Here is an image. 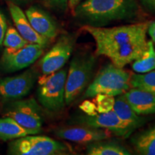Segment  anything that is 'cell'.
<instances>
[{
	"label": "cell",
	"mask_w": 155,
	"mask_h": 155,
	"mask_svg": "<svg viewBox=\"0 0 155 155\" xmlns=\"http://www.w3.org/2000/svg\"><path fill=\"white\" fill-rule=\"evenodd\" d=\"M150 23L139 22L114 28L84 25L82 30L94 39L95 55L106 56L114 65L123 68L147 51V32Z\"/></svg>",
	"instance_id": "1"
},
{
	"label": "cell",
	"mask_w": 155,
	"mask_h": 155,
	"mask_svg": "<svg viewBox=\"0 0 155 155\" xmlns=\"http://www.w3.org/2000/svg\"><path fill=\"white\" fill-rule=\"evenodd\" d=\"M73 10L75 19L92 27H104L116 21L134 20L141 14L137 0H85Z\"/></svg>",
	"instance_id": "2"
},
{
	"label": "cell",
	"mask_w": 155,
	"mask_h": 155,
	"mask_svg": "<svg viewBox=\"0 0 155 155\" xmlns=\"http://www.w3.org/2000/svg\"><path fill=\"white\" fill-rule=\"evenodd\" d=\"M131 73L109 63L103 67L84 93V98L105 94L115 97L127 92L130 86Z\"/></svg>",
	"instance_id": "3"
},
{
	"label": "cell",
	"mask_w": 155,
	"mask_h": 155,
	"mask_svg": "<svg viewBox=\"0 0 155 155\" xmlns=\"http://www.w3.org/2000/svg\"><path fill=\"white\" fill-rule=\"evenodd\" d=\"M96 55L88 53L77 54L70 63L65 82V104L70 105L88 86L96 67Z\"/></svg>",
	"instance_id": "4"
},
{
	"label": "cell",
	"mask_w": 155,
	"mask_h": 155,
	"mask_svg": "<svg viewBox=\"0 0 155 155\" xmlns=\"http://www.w3.org/2000/svg\"><path fill=\"white\" fill-rule=\"evenodd\" d=\"M68 68L38 78V98L40 104L51 111H58L65 105V82Z\"/></svg>",
	"instance_id": "5"
},
{
	"label": "cell",
	"mask_w": 155,
	"mask_h": 155,
	"mask_svg": "<svg viewBox=\"0 0 155 155\" xmlns=\"http://www.w3.org/2000/svg\"><path fill=\"white\" fill-rule=\"evenodd\" d=\"M71 152L67 144L35 134L16 139L9 145V154L12 155H60Z\"/></svg>",
	"instance_id": "6"
},
{
	"label": "cell",
	"mask_w": 155,
	"mask_h": 155,
	"mask_svg": "<svg viewBox=\"0 0 155 155\" xmlns=\"http://www.w3.org/2000/svg\"><path fill=\"white\" fill-rule=\"evenodd\" d=\"M5 116L10 117L25 129L40 133L43 125L41 109L34 98L16 101L6 109Z\"/></svg>",
	"instance_id": "7"
},
{
	"label": "cell",
	"mask_w": 155,
	"mask_h": 155,
	"mask_svg": "<svg viewBox=\"0 0 155 155\" xmlns=\"http://www.w3.org/2000/svg\"><path fill=\"white\" fill-rule=\"evenodd\" d=\"M45 48L39 44L30 42L19 49L6 48L1 58L2 67L8 73L28 68L40 58Z\"/></svg>",
	"instance_id": "8"
},
{
	"label": "cell",
	"mask_w": 155,
	"mask_h": 155,
	"mask_svg": "<svg viewBox=\"0 0 155 155\" xmlns=\"http://www.w3.org/2000/svg\"><path fill=\"white\" fill-rule=\"evenodd\" d=\"M75 44V37L66 35L61 36L40 61L42 75L50 74L63 68L72 55Z\"/></svg>",
	"instance_id": "9"
},
{
	"label": "cell",
	"mask_w": 155,
	"mask_h": 155,
	"mask_svg": "<svg viewBox=\"0 0 155 155\" xmlns=\"http://www.w3.org/2000/svg\"><path fill=\"white\" fill-rule=\"evenodd\" d=\"M37 71L31 69L21 74L0 81V96L9 99H19L27 96L38 78Z\"/></svg>",
	"instance_id": "10"
},
{
	"label": "cell",
	"mask_w": 155,
	"mask_h": 155,
	"mask_svg": "<svg viewBox=\"0 0 155 155\" xmlns=\"http://www.w3.org/2000/svg\"><path fill=\"white\" fill-rule=\"evenodd\" d=\"M81 120L87 127L106 129L116 137L124 139L128 138L134 133L130 128L119 119L113 110L95 115H86L83 116Z\"/></svg>",
	"instance_id": "11"
},
{
	"label": "cell",
	"mask_w": 155,
	"mask_h": 155,
	"mask_svg": "<svg viewBox=\"0 0 155 155\" xmlns=\"http://www.w3.org/2000/svg\"><path fill=\"white\" fill-rule=\"evenodd\" d=\"M55 134L62 139L87 144L94 141L109 139L111 137V132L106 129L90 127L62 128L57 129Z\"/></svg>",
	"instance_id": "12"
},
{
	"label": "cell",
	"mask_w": 155,
	"mask_h": 155,
	"mask_svg": "<svg viewBox=\"0 0 155 155\" xmlns=\"http://www.w3.org/2000/svg\"><path fill=\"white\" fill-rule=\"evenodd\" d=\"M8 7L17 30L25 40L30 43L39 44L45 48L49 44L50 40L39 35L34 30L25 13L18 6L14 3L9 2Z\"/></svg>",
	"instance_id": "13"
},
{
	"label": "cell",
	"mask_w": 155,
	"mask_h": 155,
	"mask_svg": "<svg viewBox=\"0 0 155 155\" xmlns=\"http://www.w3.org/2000/svg\"><path fill=\"white\" fill-rule=\"evenodd\" d=\"M30 25L40 35L51 40L57 36L58 26L46 12L37 7H31L25 12Z\"/></svg>",
	"instance_id": "14"
},
{
	"label": "cell",
	"mask_w": 155,
	"mask_h": 155,
	"mask_svg": "<svg viewBox=\"0 0 155 155\" xmlns=\"http://www.w3.org/2000/svg\"><path fill=\"white\" fill-rule=\"evenodd\" d=\"M124 96L138 115L155 114V95L140 88H130Z\"/></svg>",
	"instance_id": "15"
},
{
	"label": "cell",
	"mask_w": 155,
	"mask_h": 155,
	"mask_svg": "<svg viewBox=\"0 0 155 155\" xmlns=\"http://www.w3.org/2000/svg\"><path fill=\"white\" fill-rule=\"evenodd\" d=\"M112 110L134 132L137 129L143 127L146 123L144 118L135 113L126 100L124 94L114 97V104Z\"/></svg>",
	"instance_id": "16"
},
{
	"label": "cell",
	"mask_w": 155,
	"mask_h": 155,
	"mask_svg": "<svg viewBox=\"0 0 155 155\" xmlns=\"http://www.w3.org/2000/svg\"><path fill=\"white\" fill-rule=\"evenodd\" d=\"M130 141L138 154L155 155V123L133 135Z\"/></svg>",
	"instance_id": "17"
},
{
	"label": "cell",
	"mask_w": 155,
	"mask_h": 155,
	"mask_svg": "<svg viewBox=\"0 0 155 155\" xmlns=\"http://www.w3.org/2000/svg\"><path fill=\"white\" fill-rule=\"evenodd\" d=\"M86 154L88 155H130L131 153L121 143L106 139L88 144Z\"/></svg>",
	"instance_id": "18"
},
{
	"label": "cell",
	"mask_w": 155,
	"mask_h": 155,
	"mask_svg": "<svg viewBox=\"0 0 155 155\" xmlns=\"http://www.w3.org/2000/svg\"><path fill=\"white\" fill-rule=\"evenodd\" d=\"M31 134H38L25 129L10 117L6 116L0 119V139L2 140H12Z\"/></svg>",
	"instance_id": "19"
},
{
	"label": "cell",
	"mask_w": 155,
	"mask_h": 155,
	"mask_svg": "<svg viewBox=\"0 0 155 155\" xmlns=\"http://www.w3.org/2000/svg\"><path fill=\"white\" fill-rule=\"evenodd\" d=\"M132 69L137 73H146L155 69V49L152 41H148V48L144 55L134 61Z\"/></svg>",
	"instance_id": "20"
},
{
	"label": "cell",
	"mask_w": 155,
	"mask_h": 155,
	"mask_svg": "<svg viewBox=\"0 0 155 155\" xmlns=\"http://www.w3.org/2000/svg\"><path fill=\"white\" fill-rule=\"evenodd\" d=\"M130 86L131 88L142 89L155 95V71L131 74Z\"/></svg>",
	"instance_id": "21"
},
{
	"label": "cell",
	"mask_w": 155,
	"mask_h": 155,
	"mask_svg": "<svg viewBox=\"0 0 155 155\" xmlns=\"http://www.w3.org/2000/svg\"><path fill=\"white\" fill-rule=\"evenodd\" d=\"M28 43L29 42L21 36L16 29L10 27L7 30L2 44L6 48L15 50L19 49Z\"/></svg>",
	"instance_id": "22"
},
{
	"label": "cell",
	"mask_w": 155,
	"mask_h": 155,
	"mask_svg": "<svg viewBox=\"0 0 155 155\" xmlns=\"http://www.w3.org/2000/svg\"><path fill=\"white\" fill-rule=\"evenodd\" d=\"M97 113H105L112 111L114 104V97L105 94H98L94 97Z\"/></svg>",
	"instance_id": "23"
},
{
	"label": "cell",
	"mask_w": 155,
	"mask_h": 155,
	"mask_svg": "<svg viewBox=\"0 0 155 155\" xmlns=\"http://www.w3.org/2000/svg\"><path fill=\"white\" fill-rule=\"evenodd\" d=\"M48 6L60 11H65L68 6V0H43Z\"/></svg>",
	"instance_id": "24"
},
{
	"label": "cell",
	"mask_w": 155,
	"mask_h": 155,
	"mask_svg": "<svg viewBox=\"0 0 155 155\" xmlns=\"http://www.w3.org/2000/svg\"><path fill=\"white\" fill-rule=\"evenodd\" d=\"M7 30V21L5 15L0 11V46L3 43L4 38H5L6 32Z\"/></svg>",
	"instance_id": "25"
},
{
	"label": "cell",
	"mask_w": 155,
	"mask_h": 155,
	"mask_svg": "<svg viewBox=\"0 0 155 155\" xmlns=\"http://www.w3.org/2000/svg\"><path fill=\"white\" fill-rule=\"evenodd\" d=\"M81 108L82 109V111L87 114V115L91 116L98 114L97 113L96 106H95L94 102H90L88 101L84 102L82 105L81 106Z\"/></svg>",
	"instance_id": "26"
},
{
	"label": "cell",
	"mask_w": 155,
	"mask_h": 155,
	"mask_svg": "<svg viewBox=\"0 0 155 155\" xmlns=\"http://www.w3.org/2000/svg\"><path fill=\"white\" fill-rule=\"evenodd\" d=\"M141 3L150 11L155 12V0H139Z\"/></svg>",
	"instance_id": "27"
},
{
	"label": "cell",
	"mask_w": 155,
	"mask_h": 155,
	"mask_svg": "<svg viewBox=\"0 0 155 155\" xmlns=\"http://www.w3.org/2000/svg\"><path fill=\"white\" fill-rule=\"evenodd\" d=\"M147 32L152 38V42H155V21L150 22L148 27V30H147Z\"/></svg>",
	"instance_id": "28"
},
{
	"label": "cell",
	"mask_w": 155,
	"mask_h": 155,
	"mask_svg": "<svg viewBox=\"0 0 155 155\" xmlns=\"http://www.w3.org/2000/svg\"><path fill=\"white\" fill-rule=\"evenodd\" d=\"M81 1L82 0H68V7L73 10Z\"/></svg>",
	"instance_id": "29"
},
{
	"label": "cell",
	"mask_w": 155,
	"mask_h": 155,
	"mask_svg": "<svg viewBox=\"0 0 155 155\" xmlns=\"http://www.w3.org/2000/svg\"><path fill=\"white\" fill-rule=\"evenodd\" d=\"M19 1H30V0H19Z\"/></svg>",
	"instance_id": "30"
}]
</instances>
